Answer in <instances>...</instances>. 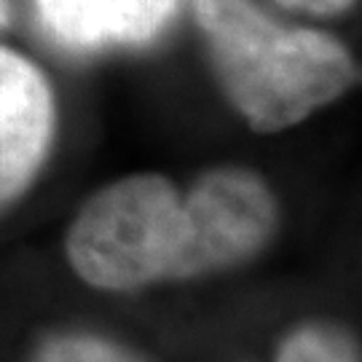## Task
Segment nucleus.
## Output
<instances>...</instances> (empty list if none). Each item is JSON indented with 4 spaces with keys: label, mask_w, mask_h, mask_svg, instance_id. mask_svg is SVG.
Wrapping results in <instances>:
<instances>
[{
    "label": "nucleus",
    "mask_w": 362,
    "mask_h": 362,
    "mask_svg": "<svg viewBox=\"0 0 362 362\" xmlns=\"http://www.w3.org/2000/svg\"><path fill=\"white\" fill-rule=\"evenodd\" d=\"M279 220L276 194L250 167L220 164L188 188L143 172L86 199L67 228L65 252L89 287L134 293L245 266L272 245Z\"/></svg>",
    "instance_id": "obj_1"
},
{
    "label": "nucleus",
    "mask_w": 362,
    "mask_h": 362,
    "mask_svg": "<svg viewBox=\"0 0 362 362\" xmlns=\"http://www.w3.org/2000/svg\"><path fill=\"white\" fill-rule=\"evenodd\" d=\"M191 8L223 97L258 134L306 121L360 78L336 35L279 25L252 0H191Z\"/></svg>",
    "instance_id": "obj_2"
},
{
    "label": "nucleus",
    "mask_w": 362,
    "mask_h": 362,
    "mask_svg": "<svg viewBox=\"0 0 362 362\" xmlns=\"http://www.w3.org/2000/svg\"><path fill=\"white\" fill-rule=\"evenodd\" d=\"M57 105L35 62L0 46V209L35 182L52 153Z\"/></svg>",
    "instance_id": "obj_3"
},
{
    "label": "nucleus",
    "mask_w": 362,
    "mask_h": 362,
    "mask_svg": "<svg viewBox=\"0 0 362 362\" xmlns=\"http://www.w3.org/2000/svg\"><path fill=\"white\" fill-rule=\"evenodd\" d=\"M40 27L70 52L140 49L175 19L180 0H33Z\"/></svg>",
    "instance_id": "obj_4"
},
{
    "label": "nucleus",
    "mask_w": 362,
    "mask_h": 362,
    "mask_svg": "<svg viewBox=\"0 0 362 362\" xmlns=\"http://www.w3.org/2000/svg\"><path fill=\"white\" fill-rule=\"evenodd\" d=\"M274 362H362V354L346 325L309 320L282 338Z\"/></svg>",
    "instance_id": "obj_5"
},
{
    "label": "nucleus",
    "mask_w": 362,
    "mask_h": 362,
    "mask_svg": "<svg viewBox=\"0 0 362 362\" xmlns=\"http://www.w3.org/2000/svg\"><path fill=\"white\" fill-rule=\"evenodd\" d=\"M33 362H145L124 344L97 333H59L52 336Z\"/></svg>",
    "instance_id": "obj_6"
},
{
    "label": "nucleus",
    "mask_w": 362,
    "mask_h": 362,
    "mask_svg": "<svg viewBox=\"0 0 362 362\" xmlns=\"http://www.w3.org/2000/svg\"><path fill=\"white\" fill-rule=\"evenodd\" d=\"M287 11L309 13V16H338L357 6V0H274Z\"/></svg>",
    "instance_id": "obj_7"
},
{
    "label": "nucleus",
    "mask_w": 362,
    "mask_h": 362,
    "mask_svg": "<svg viewBox=\"0 0 362 362\" xmlns=\"http://www.w3.org/2000/svg\"><path fill=\"white\" fill-rule=\"evenodd\" d=\"M8 16H11V11H8V3H6V0H0V27L8 25Z\"/></svg>",
    "instance_id": "obj_8"
}]
</instances>
